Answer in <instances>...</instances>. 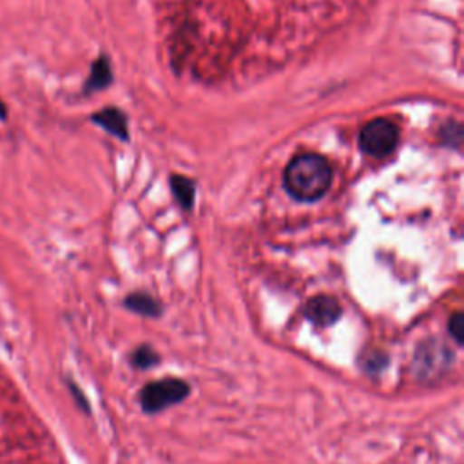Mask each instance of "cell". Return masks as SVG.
I'll return each instance as SVG.
<instances>
[{"instance_id": "obj_4", "label": "cell", "mask_w": 464, "mask_h": 464, "mask_svg": "<svg viewBox=\"0 0 464 464\" xmlns=\"http://www.w3.org/2000/svg\"><path fill=\"white\" fill-rule=\"evenodd\" d=\"M303 312H304V317L319 328L332 326L343 315V308H341L339 301L326 294L314 295L312 299H308Z\"/></svg>"}, {"instance_id": "obj_2", "label": "cell", "mask_w": 464, "mask_h": 464, "mask_svg": "<svg viewBox=\"0 0 464 464\" xmlns=\"http://www.w3.org/2000/svg\"><path fill=\"white\" fill-rule=\"evenodd\" d=\"M190 393L187 381L178 377H165L145 384L140 392V404L145 413H158L169 406L179 404Z\"/></svg>"}, {"instance_id": "obj_10", "label": "cell", "mask_w": 464, "mask_h": 464, "mask_svg": "<svg viewBox=\"0 0 464 464\" xmlns=\"http://www.w3.org/2000/svg\"><path fill=\"white\" fill-rule=\"evenodd\" d=\"M386 364H388V357H386V353L381 352V350H373V352L364 353V357H362V361H361V366L364 368V372H368V373H372V375H375V373H379L381 370H384Z\"/></svg>"}, {"instance_id": "obj_8", "label": "cell", "mask_w": 464, "mask_h": 464, "mask_svg": "<svg viewBox=\"0 0 464 464\" xmlns=\"http://www.w3.org/2000/svg\"><path fill=\"white\" fill-rule=\"evenodd\" d=\"M111 80H112V72H111V67H109V60L105 56H100L92 63V69H91V74H89V80H87V91L103 89L111 83Z\"/></svg>"}, {"instance_id": "obj_12", "label": "cell", "mask_w": 464, "mask_h": 464, "mask_svg": "<svg viewBox=\"0 0 464 464\" xmlns=\"http://www.w3.org/2000/svg\"><path fill=\"white\" fill-rule=\"evenodd\" d=\"M448 332L455 339L457 344H462V334H464V319L460 312H455L448 321Z\"/></svg>"}, {"instance_id": "obj_5", "label": "cell", "mask_w": 464, "mask_h": 464, "mask_svg": "<svg viewBox=\"0 0 464 464\" xmlns=\"http://www.w3.org/2000/svg\"><path fill=\"white\" fill-rule=\"evenodd\" d=\"M92 121L100 127H103L107 132H111L112 136L120 138V140H127L129 130H127V118L125 114L116 109V107H107L100 112H96L92 116Z\"/></svg>"}, {"instance_id": "obj_1", "label": "cell", "mask_w": 464, "mask_h": 464, "mask_svg": "<svg viewBox=\"0 0 464 464\" xmlns=\"http://www.w3.org/2000/svg\"><path fill=\"white\" fill-rule=\"evenodd\" d=\"M283 185L297 201H317L332 185V167L319 154H297L285 169Z\"/></svg>"}, {"instance_id": "obj_7", "label": "cell", "mask_w": 464, "mask_h": 464, "mask_svg": "<svg viewBox=\"0 0 464 464\" xmlns=\"http://www.w3.org/2000/svg\"><path fill=\"white\" fill-rule=\"evenodd\" d=\"M170 188H172V194L176 198V201L185 208L188 210L194 203V196H196V185L192 179L185 178V176H172L170 178Z\"/></svg>"}, {"instance_id": "obj_9", "label": "cell", "mask_w": 464, "mask_h": 464, "mask_svg": "<svg viewBox=\"0 0 464 464\" xmlns=\"http://www.w3.org/2000/svg\"><path fill=\"white\" fill-rule=\"evenodd\" d=\"M160 362V355L154 352L152 346L149 344H141L138 346L132 355H130V364L134 368H140V370H147V368H152Z\"/></svg>"}, {"instance_id": "obj_11", "label": "cell", "mask_w": 464, "mask_h": 464, "mask_svg": "<svg viewBox=\"0 0 464 464\" xmlns=\"http://www.w3.org/2000/svg\"><path fill=\"white\" fill-rule=\"evenodd\" d=\"M440 138L444 141V145H450V147H459L460 145V140H462V129L457 121H450L442 127L440 130Z\"/></svg>"}, {"instance_id": "obj_3", "label": "cell", "mask_w": 464, "mask_h": 464, "mask_svg": "<svg viewBox=\"0 0 464 464\" xmlns=\"http://www.w3.org/2000/svg\"><path fill=\"white\" fill-rule=\"evenodd\" d=\"M399 143V127L386 120L377 118L368 121L359 132V145L362 152L373 158H386L390 156Z\"/></svg>"}, {"instance_id": "obj_6", "label": "cell", "mask_w": 464, "mask_h": 464, "mask_svg": "<svg viewBox=\"0 0 464 464\" xmlns=\"http://www.w3.org/2000/svg\"><path fill=\"white\" fill-rule=\"evenodd\" d=\"M125 306L145 317H158L161 314V304L149 294L136 292L125 297Z\"/></svg>"}]
</instances>
